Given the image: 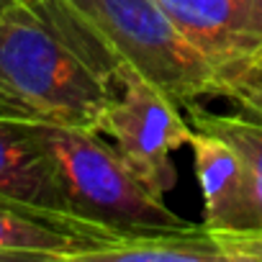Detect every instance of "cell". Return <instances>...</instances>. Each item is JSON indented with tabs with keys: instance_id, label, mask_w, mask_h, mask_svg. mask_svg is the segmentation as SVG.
Returning <instances> with one entry per match:
<instances>
[{
	"instance_id": "1",
	"label": "cell",
	"mask_w": 262,
	"mask_h": 262,
	"mask_svg": "<svg viewBox=\"0 0 262 262\" xmlns=\"http://www.w3.org/2000/svg\"><path fill=\"white\" fill-rule=\"evenodd\" d=\"M111 77L128 64L180 108L219 98V70L170 21L157 0H31Z\"/></svg>"
},
{
	"instance_id": "2",
	"label": "cell",
	"mask_w": 262,
	"mask_h": 262,
	"mask_svg": "<svg viewBox=\"0 0 262 262\" xmlns=\"http://www.w3.org/2000/svg\"><path fill=\"white\" fill-rule=\"evenodd\" d=\"M113 77L85 57L31 0L0 21V116L103 134Z\"/></svg>"
},
{
	"instance_id": "3",
	"label": "cell",
	"mask_w": 262,
	"mask_h": 262,
	"mask_svg": "<svg viewBox=\"0 0 262 262\" xmlns=\"http://www.w3.org/2000/svg\"><path fill=\"white\" fill-rule=\"evenodd\" d=\"M26 123L49 155L77 219L121 234L193 226L134 175L116 147L100 139L103 134L47 121Z\"/></svg>"
},
{
	"instance_id": "4",
	"label": "cell",
	"mask_w": 262,
	"mask_h": 262,
	"mask_svg": "<svg viewBox=\"0 0 262 262\" xmlns=\"http://www.w3.org/2000/svg\"><path fill=\"white\" fill-rule=\"evenodd\" d=\"M113 82L116 93L103 137H111L134 175L155 195L165 198L178 183L172 155L190 144L195 128L183 118V108L134 67L118 64Z\"/></svg>"
},
{
	"instance_id": "5",
	"label": "cell",
	"mask_w": 262,
	"mask_h": 262,
	"mask_svg": "<svg viewBox=\"0 0 262 262\" xmlns=\"http://www.w3.org/2000/svg\"><path fill=\"white\" fill-rule=\"evenodd\" d=\"M123 236L121 231L47 213L16 201L0 198V262L3 259H47L82 262L90 252Z\"/></svg>"
},
{
	"instance_id": "6",
	"label": "cell",
	"mask_w": 262,
	"mask_h": 262,
	"mask_svg": "<svg viewBox=\"0 0 262 262\" xmlns=\"http://www.w3.org/2000/svg\"><path fill=\"white\" fill-rule=\"evenodd\" d=\"M188 149L193 152V170L203 193V226L208 231L254 229L249 180L239 152L201 128L193 131Z\"/></svg>"
},
{
	"instance_id": "7",
	"label": "cell",
	"mask_w": 262,
	"mask_h": 262,
	"mask_svg": "<svg viewBox=\"0 0 262 262\" xmlns=\"http://www.w3.org/2000/svg\"><path fill=\"white\" fill-rule=\"evenodd\" d=\"M0 198L47 213L72 216L54 165L21 118L0 116Z\"/></svg>"
},
{
	"instance_id": "8",
	"label": "cell",
	"mask_w": 262,
	"mask_h": 262,
	"mask_svg": "<svg viewBox=\"0 0 262 262\" xmlns=\"http://www.w3.org/2000/svg\"><path fill=\"white\" fill-rule=\"evenodd\" d=\"M183 36L201 49L216 70L242 62L254 49L244 34L239 0H157Z\"/></svg>"
},
{
	"instance_id": "9",
	"label": "cell",
	"mask_w": 262,
	"mask_h": 262,
	"mask_svg": "<svg viewBox=\"0 0 262 262\" xmlns=\"http://www.w3.org/2000/svg\"><path fill=\"white\" fill-rule=\"evenodd\" d=\"M82 262H226L213 234L201 226L134 231L90 252Z\"/></svg>"
},
{
	"instance_id": "10",
	"label": "cell",
	"mask_w": 262,
	"mask_h": 262,
	"mask_svg": "<svg viewBox=\"0 0 262 262\" xmlns=\"http://www.w3.org/2000/svg\"><path fill=\"white\" fill-rule=\"evenodd\" d=\"M183 111L188 113V118H193L195 128L221 137L239 152L247 170V180H249L252 221H254V229H262V118L244 111L216 113L198 103H190Z\"/></svg>"
},
{
	"instance_id": "11",
	"label": "cell",
	"mask_w": 262,
	"mask_h": 262,
	"mask_svg": "<svg viewBox=\"0 0 262 262\" xmlns=\"http://www.w3.org/2000/svg\"><path fill=\"white\" fill-rule=\"evenodd\" d=\"M219 98L236 108L247 100L262 98V47L236 64L219 70Z\"/></svg>"
},
{
	"instance_id": "12",
	"label": "cell",
	"mask_w": 262,
	"mask_h": 262,
	"mask_svg": "<svg viewBox=\"0 0 262 262\" xmlns=\"http://www.w3.org/2000/svg\"><path fill=\"white\" fill-rule=\"evenodd\" d=\"M226 262H262V229L211 231Z\"/></svg>"
},
{
	"instance_id": "13",
	"label": "cell",
	"mask_w": 262,
	"mask_h": 262,
	"mask_svg": "<svg viewBox=\"0 0 262 262\" xmlns=\"http://www.w3.org/2000/svg\"><path fill=\"white\" fill-rule=\"evenodd\" d=\"M239 11H242L244 34L252 49H259L262 47V0H239Z\"/></svg>"
},
{
	"instance_id": "14",
	"label": "cell",
	"mask_w": 262,
	"mask_h": 262,
	"mask_svg": "<svg viewBox=\"0 0 262 262\" xmlns=\"http://www.w3.org/2000/svg\"><path fill=\"white\" fill-rule=\"evenodd\" d=\"M239 111H244V113H252V116H259V118H262V98H254V100L242 103V105H239Z\"/></svg>"
},
{
	"instance_id": "15",
	"label": "cell",
	"mask_w": 262,
	"mask_h": 262,
	"mask_svg": "<svg viewBox=\"0 0 262 262\" xmlns=\"http://www.w3.org/2000/svg\"><path fill=\"white\" fill-rule=\"evenodd\" d=\"M16 3H18V0H0V21H3V16H6Z\"/></svg>"
}]
</instances>
